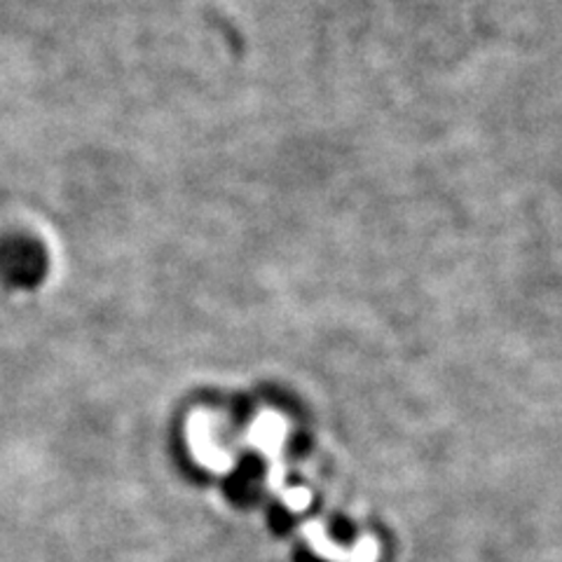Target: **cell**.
<instances>
[{
  "instance_id": "cell-1",
  "label": "cell",
  "mask_w": 562,
  "mask_h": 562,
  "mask_svg": "<svg viewBox=\"0 0 562 562\" xmlns=\"http://www.w3.org/2000/svg\"><path fill=\"white\" fill-rule=\"evenodd\" d=\"M49 260L41 241L12 235L0 241V281L16 291H31L43 284Z\"/></svg>"
}]
</instances>
